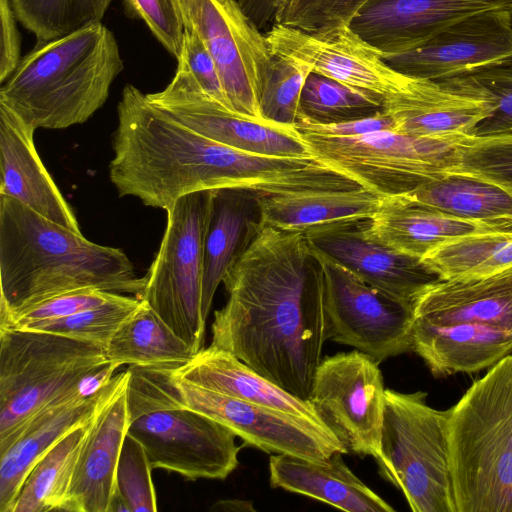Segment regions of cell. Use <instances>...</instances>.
Instances as JSON below:
<instances>
[{"mask_svg": "<svg viewBox=\"0 0 512 512\" xmlns=\"http://www.w3.org/2000/svg\"><path fill=\"white\" fill-rule=\"evenodd\" d=\"M127 385L128 381L94 416L61 511H108L116 488L121 448L128 433Z\"/></svg>", "mask_w": 512, "mask_h": 512, "instance_id": "cell-22", "label": "cell"}, {"mask_svg": "<svg viewBox=\"0 0 512 512\" xmlns=\"http://www.w3.org/2000/svg\"><path fill=\"white\" fill-rule=\"evenodd\" d=\"M117 368L96 344L0 328V450L45 406L78 391L99 389Z\"/></svg>", "mask_w": 512, "mask_h": 512, "instance_id": "cell-6", "label": "cell"}, {"mask_svg": "<svg viewBox=\"0 0 512 512\" xmlns=\"http://www.w3.org/2000/svg\"><path fill=\"white\" fill-rule=\"evenodd\" d=\"M295 128L309 130L315 133L338 136L351 137L383 130H393V119L383 110L359 119L349 120L334 124H315L310 122H301Z\"/></svg>", "mask_w": 512, "mask_h": 512, "instance_id": "cell-46", "label": "cell"}, {"mask_svg": "<svg viewBox=\"0 0 512 512\" xmlns=\"http://www.w3.org/2000/svg\"><path fill=\"white\" fill-rule=\"evenodd\" d=\"M177 62V69L188 73L207 95L231 109L215 61L194 25L185 27Z\"/></svg>", "mask_w": 512, "mask_h": 512, "instance_id": "cell-44", "label": "cell"}, {"mask_svg": "<svg viewBox=\"0 0 512 512\" xmlns=\"http://www.w3.org/2000/svg\"><path fill=\"white\" fill-rule=\"evenodd\" d=\"M310 253L322 276L327 339L378 363L412 351L413 304L380 292L318 252Z\"/></svg>", "mask_w": 512, "mask_h": 512, "instance_id": "cell-10", "label": "cell"}, {"mask_svg": "<svg viewBox=\"0 0 512 512\" xmlns=\"http://www.w3.org/2000/svg\"><path fill=\"white\" fill-rule=\"evenodd\" d=\"M364 232L373 241L403 255L423 259L455 238L482 232H501L484 224L446 214L407 195L382 197Z\"/></svg>", "mask_w": 512, "mask_h": 512, "instance_id": "cell-24", "label": "cell"}, {"mask_svg": "<svg viewBox=\"0 0 512 512\" xmlns=\"http://www.w3.org/2000/svg\"><path fill=\"white\" fill-rule=\"evenodd\" d=\"M493 109L489 98L451 81L436 82L409 75L383 104V111L394 121L393 131L439 139L473 135Z\"/></svg>", "mask_w": 512, "mask_h": 512, "instance_id": "cell-20", "label": "cell"}, {"mask_svg": "<svg viewBox=\"0 0 512 512\" xmlns=\"http://www.w3.org/2000/svg\"><path fill=\"white\" fill-rule=\"evenodd\" d=\"M113 0H10L17 20L37 42L101 22Z\"/></svg>", "mask_w": 512, "mask_h": 512, "instance_id": "cell-35", "label": "cell"}, {"mask_svg": "<svg viewBox=\"0 0 512 512\" xmlns=\"http://www.w3.org/2000/svg\"><path fill=\"white\" fill-rule=\"evenodd\" d=\"M258 195L243 189L211 190L202 283L205 321L219 284L261 224Z\"/></svg>", "mask_w": 512, "mask_h": 512, "instance_id": "cell-27", "label": "cell"}, {"mask_svg": "<svg viewBox=\"0 0 512 512\" xmlns=\"http://www.w3.org/2000/svg\"><path fill=\"white\" fill-rule=\"evenodd\" d=\"M211 345L308 400L327 339L321 272L303 231L261 223L225 274Z\"/></svg>", "mask_w": 512, "mask_h": 512, "instance_id": "cell-1", "label": "cell"}, {"mask_svg": "<svg viewBox=\"0 0 512 512\" xmlns=\"http://www.w3.org/2000/svg\"><path fill=\"white\" fill-rule=\"evenodd\" d=\"M123 69L113 32L95 22L36 42L1 84L0 101L35 130L68 128L105 104Z\"/></svg>", "mask_w": 512, "mask_h": 512, "instance_id": "cell-3", "label": "cell"}, {"mask_svg": "<svg viewBox=\"0 0 512 512\" xmlns=\"http://www.w3.org/2000/svg\"><path fill=\"white\" fill-rule=\"evenodd\" d=\"M213 510H224V511H242V510H254L252 505L246 501L240 500H222L214 504Z\"/></svg>", "mask_w": 512, "mask_h": 512, "instance_id": "cell-48", "label": "cell"}, {"mask_svg": "<svg viewBox=\"0 0 512 512\" xmlns=\"http://www.w3.org/2000/svg\"><path fill=\"white\" fill-rule=\"evenodd\" d=\"M107 512H131L127 501L117 487L112 494Z\"/></svg>", "mask_w": 512, "mask_h": 512, "instance_id": "cell-49", "label": "cell"}, {"mask_svg": "<svg viewBox=\"0 0 512 512\" xmlns=\"http://www.w3.org/2000/svg\"><path fill=\"white\" fill-rule=\"evenodd\" d=\"M378 94L340 83L311 72L303 86L300 107L302 122L334 124L374 115L383 110ZM301 123V122H300Z\"/></svg>", "mask_w": 512, "mask_h": 512, "instance_id": "cell-34", "label": "cell"}, {"mask_svg": "<svg viewBox=\"0 0 512 512\" xmlns=\"http://www.w3.org/2000/svg\"><path fill=\"white\" fill-rule=\"evenodd\" d=\"M174 368L173 381L183 402L229 428L247 445L314 461L348 453L321 424L200 387L178 377Z\"/></svg>", "mask_w": 512, "mask_h": 512, "instance_id": "cell-13", "label": "cell"}, {"mask_svg": "<svg viewBox=\"0 0 512 512\" xmlns=\"http://www.w3.org/2000/svg\"><path fill=\"white\" fill-rule=\"evenodd\" d=\"M183 12L185 27L192 26V18L201 0H178Z\"/></svg>", "mask_w": 512, "mask_h": 512, "instance_id": "cell-50", "label": "cell"}, {"mask_svg": "<svg viewBox=\"0 0 512 512\" xmlns=\"http://www.w3.org/2000/svg\"><path fill=\"white\" fill-rule=\"evenodd\" d=\"M140 302L136 296L117 294L112 300L99 306L59 319L32 323L19 329L59 334L105 349L118 327L136 310Z\"/></svg>", "mask_w": 512, "mask_h": 512, "instance_id": "cell-36", "label": "cell"}, {"mask_svg": "<svg viewBox=\"0 0 512 512\" xmlns=\"http://www.w3.org/2000/svg\"><path fill=\"white\" fill-rule=\"evenodd\" d=\"M0 312L79 289L137 296L139 277L119 248L103 246L0 195Z\"/></svg>", "mask_w": 512, "mask_h": 512, "instance_id": "cell-2", "label": "cell"}, {"mask_svg": "<svg viewBox=\"0 0 512 512\" xmlns=\"http://www.w3.org/2000/svg\"><path fill=\"white\" fill-rule=\"evenodd\" d=\"M342 453L323 461L292 454L269 459V480L281 488L322 501L347 512H394V508L365 485L345 464Z\"/></svg>", "mask_w": 512, "mask_h": 512, "instance_id": "cell-26", "label": "cell"}, {"mask_svg": "<svg viewBox=\"0 0 512 512\" xmlns=\"http://www.w3.org/2000/svg\"><path fill=\"white\" fill-rule=\"evenodd\" d=\"M382 196L363 187L259 194L261 223L286 231L352 218H371Z\"/></svg>", "mask_w": 512, "mask_h": 512, "instance_id": "cell-29", "label": "cell"}, {"mask_svg": "<svg viewBox=\"0 0 512 512\" xmlns=\"http://www.w3.org/2000/svg\"><path fill=\"white\" fill-rule=\"evenodd\" d=\"M128 369L95 391H78L33 415L0 450V512H9L27 475L44 454L76 428L89 422L128 381Z\"/></svg>", "mask_w": 512, "mask_h": 512, "instance_id": "cell-19", "label": "cell"}, {"mask_svg": "<svg viewBox=\"0 0 512 512\" xmlns=\"http://www.w3.org/2000/svg\"><path fill=\"white\" fill-rule=\"evenodd\" d=\"M152 467L141 443L127 433L118 460L116 487L131 512H156L157 500Z\"/></svg>", "mask_w": 512, "mask_h": 512, "instance_id": "cell-40", "label": "cell"}, {"mask_svg": "<svg viewBox=\"0 0 512 512\" xmlns=\"http://www.w3.org/2000/svg\"><path fill=\"white\" fill-rule=\"evenodd\" d=\"M368 0H286L275 23L313 32L339 25H349Z\"/></svg>", "mask_w": 512, "mask_h": 512, "instance_id": "cell-42", "label": "cell"}, {"mask_svg": "<svg viewBox=\"0 0 512 512\" xmlns=\"http://www.w3.org/2000/svg\"><path fill=\"white\" fill-rule=\"evenodd\" d=\"M93 418L65 436L39 459L24 480L9 512L62 510Z\"/></svg>", "mask_w": 512, "mask_h": 512, "instance_id": "cell-32", "label": "cell"}, {"mask_svg": "<svg viewBox=\"0 0 512 512\" xmlns=\"http://www.w3.org/2000/svg\"><path fill=\"white\" fill-rule=\"evenodd\" d=\"M265 35L274 55L295 59L312 72L384 99L408 77L388 65L348 24L313 32L274 24Z\"/></svg>", "mask_w": 512, "mask_h": 512, "instance_id": "cell-16", "label": "cell"}, {"mask_svg": "<svg viewBox=\"0 0 512 512\" xmlns=\"http://www.w3.org/2000/svg\"><path fill=\"white\" fill-rule=\"evenodd\" d=\"M311 72L305 63L274 55L259 100L263 120L291 127L302 122L300 97Z\"/></svg>", "mask_w": 512, "mask_h": 512, "instance_id": "cell-37", "label": "cell"}, {"mask_svg": "<svg viewBox=\"0 0 512 512\" xmlns=\"http://www.w3.org/2000/svg\"><path fill=\"white\" fill-rule=\"evenodd\" d=\"M10 0H0V83L14 72L20 60V35Z\"/></svg>", "mask_w": 512, "mask_h": 512, "instance_id": "cell-45", "label": "cell"}, {"mask_svg": "<svg viewBox=\"0 0 512 512\" xmlns=\"http://www.w3.org/2000/svg\"><path fill=\"white\" fill-rule=\"evenodd\" d=\"M129 17L145 22L155 38L177 60L182 51L185 21L178 0H122Z\"/></svg>", "mask_w": 512, "mask_h": 512, "instance_id": "cell-43", "label": "cell"}, {"mask_svg": "<svg viewBox=\"0 0 512 512\" xmlns=\"http://www.w3.org/2000/svg\"><path fill=\"white\" fill-rule=\"evenodd\" d=\"M366 219H345L304 231L309 249L330 258L380 292L414 304L442 278L422 259L397 253L368 238L364 232Z\"/></svg>", "mask_w": 512, "mask_h": 512, "instance_id": "cell-17", "label": "cell"}, {"mask_svg": "<svg viewBox=\"0 0 512 512\" xmlns=\"http://www.w3.org/2000/svg\"><path fill=\"white\" fill-rule=\"evenodd\" d=\"M455 172L495 184L512 195V135L460 138Z\"/></svg>", "mask_w": 512, "mask_h": 512, "instance_id": "cell-38", "label": "cell"}, {"mask_svg": "<svg viewBox=\"0 0 512 512\" xmlns=\"http://www.w3.org/2000/svg\"><path fill=\"white\" fill-rule=\"evenodd\" d=\"M378 362L353 350L324 357L308 401L348 453L381 456L385 389Z\"/></svg>", "mask_w": 512, "mask_h": 512, "instance_id": "cell-11", "label": "cell"}, {"mask_svg": "<svg viewBox=\"0 0 512 512\" xmlns=\"http://www.w3.org/2000/svg\"><path fill=\"white\" fill-rule=\"evenodd\" d=\"M449 466L457 512H512V354L450 408Z\"/></svg>", "mask_w": 512, "mask_h": 512, "instance_id": "cell-5", "label": "cell"}, {"mask_svg": "<svg viewBox=\"0 0 512 512\" xmlns=\"http://www.w3.org/2000/svg\"><path fill=\"white\" fill-rule=\"evenodd\" d=\"M452 81L493 102L492 114L476 127L473 135H512V66L493 68Z\"/></svg>", "mask_w": 512, "mask_h": 512, "instance_id": "cell-39", "label": "cell"}, {"mask_svg": "<svg viewBox=\"0 0 512 512\" xmlns=\"http://www.w3.org/2000/svg\"><path fill=\"white\" fill-rule=\"evenodd\" d=\"M296 129L314 158L382 197L405 195L455 172L462 138H419L393 130L338 137Z\"/></svg>", "mask_w": 512, "mask_h": 512, "instance_id": "cell-8", "label": "cell"}, {"mask_svg": "<svg viewBox=\"0 0 512 512\" xmlns=\"http://www.w3.org/2000/svg\"><path fill=\"white\" fill-rule=\"evenodd\" d=\"M175 366H129L128 434L141 443L152 469L192 481L224 480L238 466L236 434L183 402Z\"/></svg>", "mask_w": 512, "mask_h": 512, "instance_id": "cell-4", "label": "cell"}, {"mask_svg": "<svg viewBox=\"0 0 512 512\" xmlns=\"http://www.w3.org/2000/svg\"><path fill=\"white\" fill-rule=\"evenodd\" d=\"M405 195L446 214L512 232V195L480 178L448 172Z\"/></svg>", "mask_w": 512, "mask_h": 512, "instance_id": "cell-30", "label": "cell"}, {"mask_svg": "<svg viewBox=\"0 0 512 512\" xmlns=\"http://www.w3.org/2000/svg\"><path fill=\"white\" fill-rule=\"evenodd\" d=\"M427 393L385 389L379 473L402 491L413 512H457L449 466L450 408L437 410Z\"/></svg>", "mask_w": 512, "mask_h": 512, "instance_id": "cell-7", "label": "cell"}, {"mask_svg": "<svg viewBox=\"0 0 512 512\" xmlns=\"http://www.w3.org/2000/svg\"><path fill=\"white\" fill-rule=\"evenodd\" d=\"M174 373L200 387L323 425L308 400L289 393L230 352L211 344L176 366Z\"/></svg>", "mask_w": 512, "mask_h": 512, "instance_id": "cell-28", "label": "cell"}, {"mask_svg": "<svg viewBox=\"0 0 512 512\" xmlns=\"http://www.w3.org/2000/svg\"><path fill=\"white\" fill-rule=\"evenodd\" d=\"M381 57L402 74L436 82L512 66V13L477 14L411 51Z\"/></svg>", "mask_w": 512, "mask_h": 512, "instance_id": "cell-15", "label": "cell"}, {"mask_svg": "<svg viewBox=\"0 0 512 512\" xmlns=\"http://www.w3.org/2000/svg\"><path fill=\"white\" fill-rule=\"evenodd\" d=\"M243 12L262 31L274 25L276 16L286 0H237Z\"/></svg>", "mask_w": 512, "mask_h": 512, "instance_id": "cell-47", "label": "cell"}, {"mask_svg": "<svg viewBox=\"0 0 512 512\" xmlns=\"http://www.w3.org/2000/svg\"><path fill=\"white\" fill-rule=\"evenodd\" d=\"M217 66L230 108L265 121L260 95L274 54L237 0H201L192 18Z\"/></svg>", "mask_w": 512, "mask_h": 512, "instance_id": "cell-12", "label": "cell"}, {"mask_svg": "<svg viewBox=\"0 0 512 512\" xmlns=\"http://www.w3.org/2000/svg\"><path fill=\"white\" fill-rule=\"evenodd\" d=\"M211 190L186 195L168 209L164 235L136 296L195 353L203 348L204 241Z\"/></svg>", "mask_w": 512, "mask_h": 512, "instance_id": "cell-9", "label": "cell"}, {"mask_svg": "<svg viewBox=\"0 0 512 512\" xmlns=\"http://www.w3.org/2000/svg\"><path fill=\"white\" fill-rule=\"evenodd\" d=\"M110 364L120 367L182 365L195 354L144 301L118 327L105 347Z\"/></svg>", "mask_w": 512, "mask_h": 512, "instance_id": "cell-31", "label": "cell"}, {"mask_svg": "<svg viewBox=\"0 0 512 512\" xmlns=\"http://www.w3.org/2000/svg\"><path fill=\"white\" fill-rule=\"evenodd\" d=\"M117 294L98 289H79L58 294L14 311L0 312V328L19 329L32 323L66 317L104 304Z\"/></svg>", "mask_w": 512, "mask_h": 512, "instance_id": "cell-41", "label": "cell"}, {"mask_svg": "<svg viewBox=\"0 0 512 512\" xmlns=\"http://www.w3.org/2000/svg\"><path fill=\"white\" fill-rule=\"evenodd\" d=\"M412 351L435 377L475 373L512 352V331L470 322L434 324L413 318Z\"/></svg>", "mask_w": 512, "mask_h": 512, "instance_id": "cell-25", "label": "cell"}, {"mask_svg": "<svg viewBox=\"0 0 512 512\" xmlns=\"http://www.w3.org/2000/svg\"><path fill=\"white\" fill-rule=\"evenodd\" d=\"M442 279L489 274L512 265V232H482L455 238L423 259Z\"/></svg>", "mask_w": 512, "mask_h": 512, "instance_id": "cell-33", "label": "cell"}, {"mask_svg": "<svg viewBox=\"0 0 512 512\" xmlns=\"http://www.w3.org/2000/svg\"><path fill=\"white\" fill-rule=\"evenodd\" d=\"M34 132L0 101V195L12 197L44 218L81 233L72 208L37 153Z\"/></svg>", "mask_w": 512, "mask_h": 512, "instance_id": "cell-21", "label": "cell"}, {"mask_svg": "<svg viewBox=\"0 0 512 512\" xmlns=\"http://www.w3.org/2000/svg\"><path fill=\"white\" fill-rule=\"evenodd\" d=\"M146 96L186 127L220 144L270 156L313 157L295 127L257 121L225 107L183 70H176L165 89Z\"/></svg>", "mask_w": 512, "mask_h": 512, "instance_id": "cell-14", "label": "cell"}, {"mask_svg": "<svg viewBox=\"0 0 512 512\" xmlns=\"http://www.w3.org/2000/svg\"><path fill=\"white\" fill-rule=\"evenodd\" d=\"M490 11L512 13V0H368L349 26L380 55H395Z\"/></svg>", "mask_w": 512, "mask_h": 512, "instance_id": "cell-18", "label": "cell"}, {"mask_svg": "<svg viewBox=\"0 0 512 512\" xmlns=\"http://www.w3.org/2000/svg\"><path fill=\"white\" fill-rule=\"evenodd\" d=\"M413 318L434 324L480 323L512 331V265L484 275L441 279L415 300Z\"/></svg>", "mask_w": 512, "mask_h": 512, "instance_id": "cell-23", "label": "cell"}]
</instances>
